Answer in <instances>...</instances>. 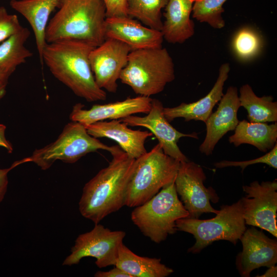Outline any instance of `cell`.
I'll list each match as a JSON object with an SVG mask.
<instances>
[{
  "instance_id": "cell-8",
  "label": "cell",
  "mask_w": 277,
  "mask_h": 277,
  "mask_svg": "<svg viewBox=\"0 0 277 277\" xmlns=\"http://www.w3.org/2000/svg\"><path fill=\"white\" fill-rule=\"evenodd\" d=\"M113 148V146H109L90 135L81 123L71 121L54 142L35 149L31 155L21 161L22 163L33 162L42 170H46L57 160L72 164L88 153L98 150L111 152Z\"/></svg>"
},
{
  "instance_id": "cell-19",
  "label": "cell",
  "mask_w": 277,
  "mask_h": 277,
  "mask_svg": "<svg viewBox=\"0 0 277 277\" xmlns=\"http://www.w3.org/2000/svg\"><path fill=\"white\" fill-rule=\"evenodd\" d=\"M230 70L228 63L221 65L213 87L207 95L199 100L190 103H182L174 107H164V113L167 120L170 122L177 118H183L185 122L194 120L205 123L224 95V86Z\"/></svg>"
},
{
  "instance_id": "cell-9",
  "label": "cell",
  "mask_w": 277,
  "mask_h": 277,
  "mask_svg": "<svg viewBox=\"0 0 277 277\" xmlns=\"http://www.w3.org/2000/svg\"><path fill=\"white\" fill-rule=\"evenodd\" d=\"M206 179L202 167L190 161L180 162L174 181L176 192L181 197L189 218L199 219L204 213L216 214L210 202L216 203L219 197L215 190L206 187L204 182Z\"/></svg>"
},
{
  "instance_id": "cell-32",
  "label": "cell",
  "mask_w": 277,
  "mask_h": 277,
  "mask_svg": "<svg viewBox=\"0 0 277 277\" xmlns=\"http://www.w3.org/2000/svg\"><path fill=\"white\" fill-rule=\"evenodd\" d=\"M22 164L21 161L15 162L8 168H0V203L3 200L6 193L8 184V174L12 169Z\"/></svg>"
},
{
  "instance_id": "cell-30",
  "label": "cell",
  "mask_w": 277,
  "mask_h": 277,
  "mask_svg": "<svg viewBox=\"0 0 277 277\" xmlns=\"http://www.w3.org/2000/svg\"><path fill=\"white\" fill-rule=\"evenodd\" d=\"M23 28L17 15L9 14L4 6L0 7V44Z\"/></svg>"
},
{
  "instance_id": "cell-5",
  "label": "cell",
  "mask_w": 277,
  "mask_h": 277,
  "mask_svg": "<svg viewBox=\"0 0 277 277\" xmlns=\"http://www.w3.org/2000/svg\"><path fill=\"white\" fill-rule=\"evenodd\" d=\"M129 183L125 205L140 206L174 182L180 162L166 154L158 143L136 159Z\"/></svg>"
},
{
  "instance_id": "cell-12",
  "label": "cell",
  "mask_w": 277,
  "mask_h": 277,
  "mask_svg": "<svg viewBox=\"0 0 277 277\" xmlns=\"http://www.w3.org/2000/svg\"><path fill=\"white\" fill-rule=\"evenodd\" d=\"M131 50L128 45L111 38H106L91 50L90 63L95 81L100 88L116 93L117 81L127 65Z\"/></svg>"
},
{
  "instance_id": "cell-23",
  "label": "cell",
  "mask_w": 277,
  "mask_h": 277,
  "mask_svg": "<svg viewBox=\"0 0 277 277\" xmlns=\"http://www.w3.org/2000/svg\"><path fill=\"white\" fill-rule=\"evenodd\" d=\"M115 266L131 277H166L173 270L161 263V259L137 255L123 243L121 245Z\"/></svg>"
},
{
  "instance_id": "cell-20",
  "label": "cell",
  "mask_w": 277,
  "mask_h": 277,
  "mask_svg": "<svg viewBox=\"0 0 277 277\" xmlns=\"http://www.w3.org/2000/svg\"><path fill=\"white\" fill-rule=\"evenodd\" d=\"M61 0H11L10 5L28 22L33 30L39 61L47 44L46 32L52 12Z\"/></svg>"
},
{
  "instance_id": "cell-25",
  "label": "cell",
  "mask_w": 277,
  "mask_h": 277,
  "mask_svg": "<svg viewBox=\"0 0 277 277\" xmlns=\"http://www.w3.org/2000/svg\"><path fill=\"white\" fill-rule=\"evenodd\" d=\"M30 34L29 29L23 27L0 44V69L12 74L17 66L32 56L31 51L25 46Z\"/></svg>"
},
{
  "instance_id": "cell-26",
  "label": "cell",
  "mask_w": 277,
  "mask_h": 277,
  "mask_svg": "<svg viewBox=\"0 0 277 277\" xmlns=\"http://www.w3.org/2000/svg\"><path fill=\"white\" fill-rule=\"evenodd\" d=\"M169 0H127V14L146 26L161 31V10Z\"/></svg>"
},
{
  "instance_id": "cell-33",
  "label": "cell",
  "mask_w": 277,
  "mask_h": 277,
  "mask_svg": "<svg viewBox=\"0 0 277 277\" xmlns=\"http://www.w3.org/2000/svg\"><path fill=\"white\" fill-rule=\"evenodd\" d=\"M94 276L95 277H131L128 273L116 266L107 271H97Z\"/></svg>"
},
{
  "instance_id": "cell-34",
  "label": "cell",
  "mask_w": 277,
  "mask_h": 277,
  "mask_svg": "<svg viewBox=\"0 0 277 277\" xmlns=\"http://www.w3.org/2000/svg\"><path fill=\"white\" fill-rule=\"evenodd\" d=\"M6 126L0 124V147L4 148L8 152L11 153L13 150L11 143L7 140L6 137Z\"/></svg>"
},
{
  "instance_id": "cell-36",
  "label": "cell",
  "mask_w": 277,
  "mask_h": 277,
  "mask_svg": "<svg viewBox=\"0 0 277 277\" xmlns=\"http://www.w3.org/2000/svg\"><path fill=\"white\" fill-rule=\"evenodd\" d=\"M259 277H276L277 276V267L274 265L268 267L267 270L261 275H257Z\"/></svg>"
},
{
  "instance_id": "cell-2",
  "label": "cell",
  "mask_w": 277,
  "mask_h": 277,
  "mask_svg": "<svg viewBox=\"0 0 277 277\" xmlns=\"http://www.w3.org/2000/svg\"><path fill=\"white\" fill-rule=\"evenodd\" d=\"M94 47L82 41L64 40L47 43L42 53V65L45 63L56 79L88 102L107 98L91 68L89 54Z\"/></svg>"
},
{
  "instance_id": "cell-13",
  "label": "cell",
  "mask_w": 277,
  "mask_h": 277,
  "mask_svg": "<svg viewBox=\"0 0 277 277\" xmlns=\"http://www.w3.org/2000/svg\"><path fill=\"white\" fill-rule=\"evenodd\" d=\"M164 108L160 101L152 98L151 109L146 115H131L119 120L128 126L147 128L158 140V143L166 154L180 162L189 161L179 148L177 143L184 137L199 139L197 133H184L176 130L166 118Z\"/></svg>"
},
{
  "instance_id": "cell-15",
  "label": "cell",
  "mask_w": 277,
  "mask_h": 277,
  "mask_svg": "<svg viewBox=\"0 0 277 277\" xmlns=\"http://www.w3.org/2000/svg\"><path fill=\"white\" fill-rule=\"evenodd\" d=\"M152 101L150 97L139 95L105 104H95L90 109H85L83 104L77 103L72 107L69 119L86 126L106 120H120L137 113L147 114Z\"/></svg>"
},
{
  "instance_id": "cell-11",
  "label": "cell",
  "mask_w": 277,
  "mask_h": 277,
  "mask_svg": "<svg viewBox=\"0 0 277 277\" xmlns=\"http://www.w3.org/2000/svg\"><path fill=\"white\" fill-rule=\"evenodd\" d=\"M246 195L241 199L246 225L265 230L277 237V181H255L243 186Z\"/></svg>"
},
{
  "instance_id": "cell-4",
  "label": "cell",
  "mask_w": 277,
  "mask_h": 277,
  "mask_svg": "<svg viewBox=\"0 0 277 277\" xmlns=\"http://www.w3.org/2000/svg\"><path fill=\"white\" fill-rule=\"evenodd\" d=\"M174 78L173 60L162 47L131 50L119 80L136 94L150 97L162 92Z\"/></svg>"
},
{
  "instance_id": "cell-35",
  "label": "cell",
  "mask_w": 277,
  "mask_h": 277,
  "mask_svg": "<svg viewBox=\"0 0 277 277\" xmlns=\"http://www.w3.org/2000/svg\"><path fill=\"white\" fill-rule=\"evenodd\" d=\"M8 79L9 77H5L0 80V101L6 94Z\"/></svg>"
},
{
  "instance_id": "cell-1",
  "label": "cell",
  "mask_w": 277,
  "mask_h": 277,
  "mask_svg": "<svg viewBox=\"0 0 277 277\" xmlns=\"http://www.w3.org/2000/svg\"><path fill=\"white\" fill-rule=\"evenodd\" d=\"M112 159L84 186L79 210L96 224L125 205L127 190L137 160L130 157L119 146L110 152Z\"/></svg>"
},
{
  "instance_id": "cell-10",
  "label": "cell",
  "mask_w": 277,
  "mask_h": 277,
  "mask_svg": "<svg viewBox=\"0 0 277 277\" xmlns=\"http://www.w3.org/2000/svg\"><path fill=\"white\" fill-rule=\"evenodd\" d=\"M125 235L123 231H112L96 224L91 231L78 236L63 265L77 264L83 258L90 256L96 259L95 264L100 268L115 266Z\"/></svg>"
},
{
  "instance_id": "cell-3",
  "label": "cell",
  "mask_w": 277,
  "mask_h": 277,
  "mask_svg": "<svg viewBox=\"0 0 277 277\" xmlns=\"http://www.w3.org/2000/svg\"><path fill=\"white\" fill-rule=\"evenodd\" d=\"M58 8L47 27V43L78 40L97 47L105 41L107 16L102 0H61Z\"/></svg>"
},
{
  "instance_id": "cell-31",
  "label": "cell",
  "mask_w": 277,
  "mask_h": 277,
  "mask_svg": "<svg viewBox=\"0 0 277 277\" xmlns=\"http://www.w3.org/2000/svg\"><path fill=\"white\" fill-rule=\"evenodd\" d=\"M106 10V16H127V0H102Z\"/></svg>"
},
{
  "instance_id": "cell-22",
  "label": "cell",
  "mask_w": 277,
  "mask_h": 277,
  "mask_svg": "<svg viewBox=\"0 0 277 277\" xmlns=\"http://www.w3.org/2000/svg\"><path fill=\"white\" fill-rule=\"evenodd\" d=\"M233 134L229 137V142L235 147L249 144L259 151L267 152L277 143V122H251L239 121Z\"/></svg>"
},
{
  "instance_id": "cell-7",
  "label": "cell",
  "mask_w": 277,
  "mask_h": 277,
  "mask_svg": "<svg viewBox=\"0 0 277 277\" xmlns=\"http://www.w3.org/2000/svg\"><path fill=\"white\" fill-rule=\"evenodd\" d=\"M242 201L231 205H223L213 218L208 220L183 218L176 222L177 231L192 234L194 244L188 252L200 253L213 242L226 240L235 245L246 230Z\"/></svg>"
},
{
  "instance_id": "cell-28",
  "label": "cell",
  "mask_w": 277,
  "mask_h": 277,
  "mask_svg": "<svg viewBox=\"0 0 277 277\" xmlns=\"http://www.w3.org/2000/svg\"><path fill=\"white\" fill-rule=\"evenodd\" d=\"M227 0H194L192 17L215 29H222L225 24L222 14L224 4Z\"/></svg>"
},
{
  "instance_id": "cell-14",
  "label": "cell",
  "mask_w": 277,
  "mask_h": 277,
  "mask_svg": "<svg viewBox=\"0 0 277 277\" xmlns=\"http://www.w3.org/2000/svg\"><path fill=\"white\" fill-rule=\"evenodd\" d=\"M240 240L242 251L236 258V267L242 277H249L254 269L270 267L277 263V241L252 227L246 229Z\"/></svg>"
},
{
  "instance_id": "cell-37",
  "label": "cell",
  "mask_w": 277,
  "mask_h": 277,
  "mask_svg": "<svg viewBox=\"0 0 277 277\" xmlns=\"http://www.w3.org/2000/svg\"><path fill=\"white\" fill-rule=\"evenodd\" d=\"M12 73L6 71L5 70L0 69V80L3 79L5 77H10Z\"/></svg>"
},
{
  "instance_id": "cell-16",
  "label": "cell",
  "mask_w": 277,
  "mask_h": 277,
  "mask_svg": "<svg viewBox=\"0 0 277 277\" xmlns=\"http://www.w3.org/2000/svg\"><path fill=\"white\" fill-rule=\"evenodd\" d=\"M240 107L238 89L230 86L220 100L216 110L205 122L206 133L199 147L201 153L207 156L211 155L215 146L224 135L234 130L240 121L238 112Z\"/></svg>"
},
{
  "instance_id": "cell-18",
  "label": "cell",
  "mask_w": 277,
  "mask_h": 277,
  "mask_svg": "<svg viewBox=\"0 0 277 277\" xmlns=\"http://www.w3.org/2000/svg\"><path fill=\"white\" fill-rule=\"evenodd\" d=\"M85 127L88 133L95 138L106 137L115 141L125 152L135 159L147 152L145 141L153 135L148 131L131 129L119 120L99 121Z\"/></svg>"
},
{
  "instance_id": "cell-21",
  "label": "cell",
  "mask_w": 277,
  "mask_h": 277,
  "mask_svg": "<svg viewBox=\"0 0 277 277\" xmlns=\"http://www.w3.org/2000/svg\"><path fill=\"white\" fill-rule=\"evenodd\" d=\"M192 0H169L165 8L161 30L164 39L171 44H182L194 33V24L190 18Z\"/></svg>"
},
{
  "instance_id": "cell-27",
  "label": "cell",
  "mask_w": 277,
  "mask_h": 277,
  "mask_svg": "<svg viewBox=\"0 0 277 277\" xmlns=\"http://www.w3.org/2000/svg\"><path fill=\"white\" fill-rule=\"evenodd\" d=\"M231 47L235 56L242 61L254 58L261 52L263 40L259 32L249 27H244L234 34Z\"/></svg>"
},
{
  "instance_id": "cell-17",
  "label": "cell",
  "mask_w": 277,
  "mask_h": 277,
  "mask_svg": "<svg viewBox=\"0 0 277 277\" xmlns=\"http://www.w3.org/2000/svg\"><path fill=\"white\" fill-rule=\"evenodd\" d=\"M105 38H111L137 50L162 47L164 41L161 31L140 24L128 16L106 17L105 24Z\"/></svg>"
},
{
  "instance_id": "cell-24",
  "label": "cell",
  "mask_w": 277,
  "mask_h": 277,
  "mask_svg": "<svg viewBox=\"0 0 277 277\" xmlns=\"http://www.w3.org/2000/svg\"><path fill=\"white\" fill-rule=\"evenodd\" d=\"M241 107L247 111L249 122L269 123L277 122V102L272 96H258L252 87L246 84L240 89Z\"/></svg>"
},
{
  "instance_id": "cell-6",
  "label": "cell",
  "mask_w": 277,
  "mask_h": 277,
  "mask_svg": "<svg viewBox=\"0 0 277 277\" xmlns=\"http://www.w3.org/2000/svg\"><path fill=\"white\" fill-rule=\"evenodd\" d=\"M189 215L178 197L173 182L148 201L135 207L131 219L145 236L160 243L177 231V220L188 217Z\"/></svg>"
},
{
  "instance_id": "cell-29",
  "label": "cell",
  "mask_w": 277,
  "mask_h": 277,
  "mask_svg": "<svg viewBox=\"0 0 277 277\" xmlns=\"http://www.w3.org/2000/svg\"><path fill=\"white\" fill-rule=\"evenodd\" d=\"M265 164L274 169L277 168V143L266 153L253 160L244 161H231L223 160L214 164L216 168H224L228 167H240L242 172L248 166L255 164Z\"/></svg>"
}]
</instances>
